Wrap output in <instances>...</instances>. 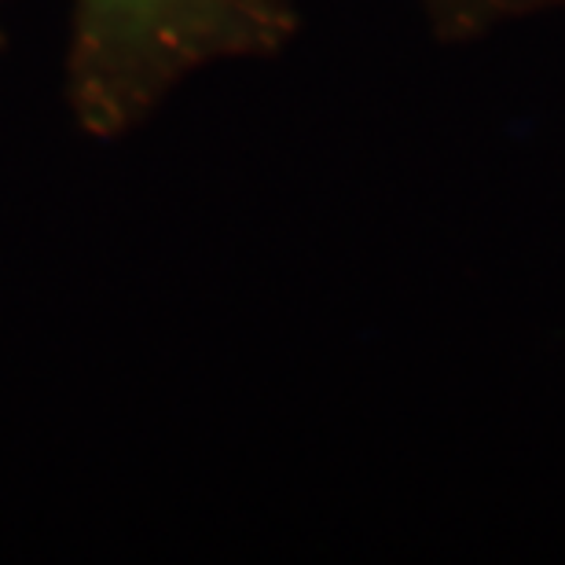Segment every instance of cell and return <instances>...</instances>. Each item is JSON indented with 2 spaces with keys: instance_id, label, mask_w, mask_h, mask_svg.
I'll return each mask as SVG.
<instances>
[{
  "instance_id": "3957f363",
  "label": "cell",
  "mask_w": 565,
  "mask_h": 565,
  "mask_svg": "<svg viewBox=\"0 0 565 565\" xmlns=\"http://www.w3.org/2000/svg\"><path fill=\"white\" fill-rule=\"evenodd\" d=\"M11 4H15V0H0V52L8 49V15H11Z\"/></svg>"
},
{
  "instance_id": "6da1fadb",
  "label": "cell",
  "mask_w": 565,
  "mask_h": 565,
  "mask_svg": "<svg viewBox=\"0 0 565 565\" xmlns=\"http://www.w3.org/2000/svg\"><path fill=\"white\" fill-rule=\"evenodd\" d=\"M63 107L93 143L140 132L180 85L268 60L298 38V0H66Z\"/></svg>"
},
{
  "instance_id": "7a4b0ae2",
  "label": "cell",
  "mask_w": 565,
  "mask_h": 565,
  "mask_svg": "<svg viewBox=\"0 0 565 565\" xmlns=\"http://www.w3.org/2000/svg\"><path fill=\"white\" fill-rule=\"evenodd\" d=\"M440 41H473L500 22L558 11L565 0H415Z\"/></svg>"
}]
</instances>
